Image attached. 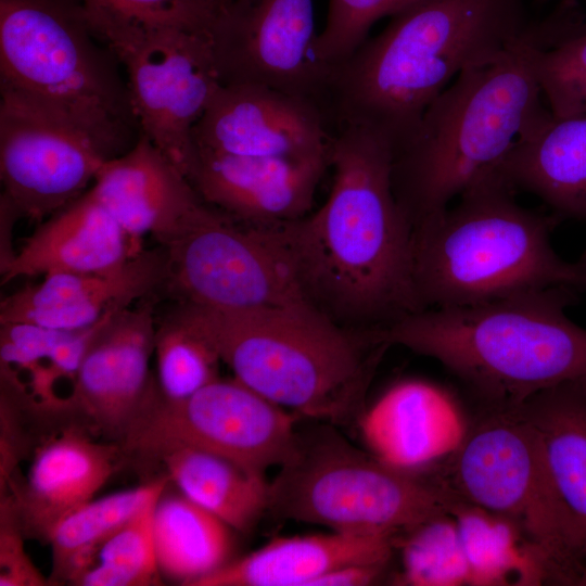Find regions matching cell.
Here are the masks:
<instances>
[{
    "mask_svg": "<svg viewBox=\"0 0 586 586\" xmlns=\"http://www.w3.org/2000/svg\"><path fill=\"white\" fill-rule=\"evenodd\" d=\"M329 166L331 191L319 209L251 228L304 298L339 324L383 328L423 310L413 282V227L393 189V145L371 129L341 127Z\"/></svg>",
    "mask_w": 586,
    "mask_h": 586,
    "instance_id": "6da1fadb",
    "label": "cell"
},
{
    "mask_svg": "<svg viewBox=\"0 0 586 586\" xmlns=\"http://www.w3.org/2000/svg\"><path fill=\"white\" fill-rule=\"evenodd\" d=\"M527 26L523 0H418L330 66L333 127L371 129L394 150L460 73L498 59Z\"/></svg>",
    "mask_w": 586,
    "mask_h": 586,
    "instance_id": "7a4b0ae2",
    "label": "cell"
},
{
    "mask_svg": "<svg viewBox=\"0 0 586 586\" xmlns=\"http://www.w3.org/2000/svg\"><path fill=\"white\" fill-rule=\"evenodd\" d=\"M565 29V20L528 25L498 59L464 69L393 150L394 193L412 227L500 174L515 141L549 110L536 58Z\"/></svg>",
    "mask_w": 586,
    "mask_h": 586,
    "instance_id": "3957f363",
    "label": "cell"
},
{
    "mask_svg": "<svg viewBox=\"0 0 586 586\" xmlns=\"http://www.w3.org/2000/svg\"><path fill=\"white\" fill-rule=\"evenodd\" d=\"M571 286L475 305L435 307L379 329L391 345L440 362L476 407H514L547 388L586 382V329L566 314Z\"/></svg>",
    "mask_w": 586,
    "mask_h": 586,
    "instance_id": "277c9868",
    "label": "cell"
},
{
    "mask_svg": "<svg viewBox=\"0 0 586 586\" xmlns=\"http://www.w3.org/2000/svg\"><path fill=\"white\" fill-rule=\"evenodd\" d=\"M168 316L204 339L239 382L333 425L358 424L390 347L375 328L345 329L313 306L226 311L178 303Z\"/></svg>",
    "mask_w": 586,
    "mask_h": 586,
    "instance_id": "5b68a950",
    "label": "cell"
},
{
    "mask_svg": "<svg viewBox=\"0 0 586 586\" xmlns=\"http://www.w3.org/2000/svg\"><path fill=\"white\" fill-rule=\"evenodd\" d=\"M515 192L497 175L413 227V282L424 309L586 286L583 259L568 262L551 244L561 219L523 207Z\"/></svg>",
    "mask_w": 586,
    "mask_h": 586,
    "instance_id": "8992f818",
    "label": "cell"
},
{
    "mask_svg": "<svg viewBox=\"0 0 586 586\" xmlns=\"http://www.w3.org/2000/svg\"><path fill=\"white\" fill-rule=\"evenodd\" d=\"M122 67L81 0H0V87L69 120L107 160L141 136Z\"/></svg>",
    "mask_w": 586,
    "mask_h": 586,
    "instance_id": "52a82bcc",
    "label": "cell"
},
{
    "mask_svg": "<svg viewBox=\"0 0 586 586\" xmlns=\"http://www.w3.org/2000/svg\"><path fill=\"white\" fill-rule=\"evenodd\" d=\"M458 449L433 471L461 500L509 521L546 585L586 586V558L521 408L476 407Z\"/></svg>",
    "mask_w": 586,
    "mask_h": 586,
    "instance_id": "ba28073f",
    "label": "cell"
},
{
    "mask_svg": "<svg viewBox=\"0 0 586 586\" xmlns=\"http://www.w3.org/2000/svg\"><path fill=\"white\" fill-rule=\"evenodd\" d=\"M268 483L267 512L334 532L398 535L450 513L460 499L434 471H407L365 453L322 422L297 432Z\"/></svg>",
    "mask_w": 586,
    "mask_h": 586,
    "instance_id": "9c48e42d",
    "label": "cell"
},
{
    "mask_svg": "<svg viewBox=\"0 0 586 586\" xmlns=\"http://www.w3.org/2000/svg\"><path fill=\"white\" fill-rule=\"evenodd\" d=\"M294 415L237 379H217L182 399L163 397L157 385L118 444L126 454L157 458L191 447L228 458L257 474L292 454Z\"/></svg>",
    "mask_w": 586,
    "mask_h": 586,
    "instance_id": "30bf717a",
    "label": "cell"
},
{
    "mask_svg": "<svg viewBox=\"0 0 586 586\" xmlns=\"http://www.w3.org/2000/svg\"><path fill=\"white\" fill-rule=\"evenodd\" d=\"M94 35L125 71L141 135L186 175L193 128L221 85L208 30L115 26Z\"/></svg>",
    "mask_w": 586,
    "mask_h": 586,
    "instance_id": "8fae6325",
    "label": "cell"
},
{
    "mask_svg": "<svg viewBox=\"0 0 586 586\" xmlns=\"http://www.w3.org/2000/svg\"><path fill=\"white\" fill-rule=\"evenodd\" d=\"M161 247L164 290L178 303L226 311L311 306L253 228L205 203Z\"/></svg>",
    "mask_w": 586,
    "mask_h": 586,
    "instance_id": "7c38bea8",
    "label": "cell"
},
{
    "mask_svg": "<svg viewBox=\"0 0 586 586\" xmlns=\"http://www.w3.org/2000/svg\"><path fill=\"white\" fill-rule=\"evenodd\" d=\"M208 36L221 85H263L309 99L327 113L330 67L316 52L313 0H231Z\"/></svg>",
    "mask_w": 586,
    "mask_h": 586,
    "instance_id": "4fadbf2b",
    "label": "cell"
},
{
    "mask_svg": "<svg viewBox=\"0 0 586 586\" xmlns=\"http://www.w3.org/2000/svg\"><path fill=\"white\" fill-rule=\"evenodd\" d=\"M107 158L69 120L34 99L0 87V177L20 217L42 220L92 186Z\"/></svg>",
    "mask_w": 586,
    "mask_h": 586,
    "instance_id": "5bb4252c",
    "label": "cell"
},
{
    "mask_svg": "<svg viewBox=\"0 0 586 586\" xmlns=\"http://www.w3.org/2000/svg\"><path fill=\"white\" fill-rule=\"evenodd\" d=\"M332 124L316 102L254 84L220 85L192 131V153L328 156Z\"/></svg>",
    "mask_w": 586,
    "mask_h": 586,
    "instance_id": "9a60e30c",
    "label": "cell"
},
{
    "mask_svg": "<svg viewBox=\"0 0 586 586\" xmlns=\"http://www.w3.org/2000/svg\"><path fill=\"white\" fill-rule=\"evenodd\" d=\"M152 301L105 319L95 332L65 398L89 432L122 438L156 386L150 372L157 327Z\"/></svg>",
    "mask_w": 586,
    "mask_h": 586,
    "instance_id": "2e32d148",
    "label": "cell"
},
{
    "mask_svg": "<svg viewBox=\"0 0 586 586\" xmlns=\"http://www.w3.org/2000/svg\"><path fill=\"white\" fill-rule=\"evenodd\" d=\"M328 156L257 157L193 152L186 171L201 200L239 224L268 227L308 214Z\"/></svg>",
    "mask_w": 586,
    "mask_h": 586,
    "instance_id": "e0dca14e",
    "label": "cell"
},
{
    "mask_svg": "<svg viewBox=\"0 0 586 586\" xmlns=\"http://www.w3.org/2000/svg\"><path fill=\"white\" fill-rule=\"evenodd\" d=\"M165 255L139 251L119 269L104 273H51L0 304V323L27 322L63 331L89 329L136 301L164 289Z\"/></svg>",
    "mask_w": 586,
    "mask_h": 586,
    "instance_id": "ac0fdd59",
    "label": "cell"
},
{
    "mask_svg": "<svg viewBox=\"0 0 586 586\" xmlns=\"http://www.w3.org/2000/svg\"><path fill=\"white\" fill-rule=\"evenodd\" d=\"M369 451L407 471H431L461 445L469 419L453 392L406 379L390 386L358 421Z\"/></svg>",
    "mask_w": 586,
    "mask_h": 586,
    "instance_id": "d6986e66",
    "label": "cell"
},
{
    "mask_svg": "<svg viewBox=\"0 0 586 586\" xmlns=\"http://www.w3.org/2000/svg\"><path fill=\"white\" fill-rule=\"evenodd\" d=\"M74 424L35 451L25 481L11 495L26 536L48 543L55 525L94 498L119 467V444L100 443Z\"/></svg>",
    "mask_w": 586,
    "mask_h": 586,
    "instance_id": "ffe728a7",
    "label": "cell"
},
{
    "mask_svg": "<svg viewBox=\"0 0 586 586\" xmlns=\"http://www.w3.org/2000/svg\"><path fill=\"white\" fill-rule=\"evenodd\" d=\"M90 192L129 239L150 234L161 245L204 203L186 175L148 137L104 161Z\"/></svg>",
    "mask_w": 586,
    "mask_h": 586,
    "instance_id": "44dd1931",
    "label": "cell"
},
{
    "mask_svg": "<svg viewBox=\"0 0 586 586\" xmlns=\"http://www.w3.org/2000/svg\"><path fill=\"white\" fill-rule=\"evenodd\" d=\"M136 253L124 229L88 190L38 227L0 269L1 283L61 272H111Z\"/></svg>",
    "mask_w": 586,
    "mask_h": 586,
    "instance_id": "7402d4cb",
    "label": "cell"
},
{
    "mask_svg": "<svg viewBox=\"0 0 586 586\" xmlns=\"http://www.w3.org/2000/svg\"><path fill=\"white\" fill-rule=\"evenodd\" d=\"M396 535L314 534L279 537L200 579L195 586H310L343 565L390 564Z\"/></svg>",
    "mask_w": 586,
    "mask_h": 586,
    "instance_id": "603a6c76",
    "label": "cell"
},
{
    "mask_svg": "<svg viewBox=\"0 0 586 586\" xmlns=\"http://www.w3.org/2000/svg\"><path fill=\"white\" fill-rule=\"evenodd\" d=\"M499 173L560 219L586 221V115L557 117L548 110L515 141Z\"/></svg>",
    "mask_w": 586,
    "mask_h": 586,
    "instance_id": "cb8c5ba5",
    "label": "cell"
},
{
    "mask_svg": "<svg viewBox=\"0 0 586 586\" xmlns=\"http://www.w3.org/2000/svg\"><path fill=\"white\" fill-rule=\"evenodd\" d=\"M521 408L539 436L551 481L586 558V382L547 388Z\"/></svg>",
    "mask_w": 586,
    "mask_h": 586,
    "instance_id": "d4e9b609",
    "label": "cell"
},
{
    "mask_svg": "<svg viewBox=\"0 0 586 586\" xmlns=\"http://www.w3.org/2000/svg\"><path fill=\"white\" fill-rule=\"evenodd\" d=\"M169 483L153 512L158 570L180 585L195 586L230 561L233 530L178 489L168 492Z\"/></svg>",
    "mask_w": 586,
    "mask_h": 586,
    "instance_id": "484cf974",
    "label": "cell"
},
{
    "mask_svg": "<svg viewBox=\"0 0 586 586\" xmlns=\"http://www.w3.org/2000/svg\"><path fill=\"white\" fill-rule=\"evenodd\" d=\"M156 459L180 493L233 531L249 532L267 512L268 483L264 475L228 458L196 448L175 447Z\"/></svg>",
    "mask_w": 586,
    "mask_h": 586,
    "instance_id": "4316f807",
    "label": "cell"
},
{
    "mask_svg": "<svg viewBox=\"0 0 586 586\" xmlns=\"http://www.w3.org/2000/svg\"><path fill=\"white\" fill-rule=\"evenodd\" d=\"M169 483L168 477L93 498L63 518L52 530V571L49 584L75 582L95 562L103 544L153 496Z\"/></svg>",
    "mask_w": 586,
    "mask_h": 586,
    "instance_id": "83f0119b",
    "label": "cell"
},
{
    "mask_svg": "<svg viewBox=\"0 0 586 586\" xmlns=\"http://www.w3.org/2000/svg\"><path fill=\"white\" fill-rule=\"evenodd\" d=\"M450 514L468 564V585H546L540 566L509 521L461 499Z\"/></svg>",
    "mask_w": 586,
    "mask_h": 586,
    "instance_id": "f1b7e54d",
    "label": "cell"
},
{
    "mask_svg": "<svg viewBox=\"0 0 586 586\" xmlns=\"http://www.w3.org/2000/svg\"><path fill=\"white\" fill-rule=\"evenodd\" d=\"M400 571L393 582L410 586L468 585L469 570L456 520L450 513L424 521L394 538Z\"/></svg>",
    "mask_w": 586,
    "mask_h": 586,
    "instance_id": "f546056e",
    "label": "cell"
},
{
    "mask_svg": "<svg viewBox=\"0 0 586 586\" xmlns=\"http://www.w3.org/2000/svg\"><path fill=\"white\" fill-rule=\"evenodd\" d=\"M162 493L149 499L103 544L94 564L74 585L149 586L161 584L153 538V512Z\"/></svg>",
    "mask_w": 586,
    "mask_h": 586,
    "instance_id": "4dcf8cb0",
    "label": "cell"
},
{
    "mask_svg": "<svg viewBox=\"0 0 586 586\" xmlns=\"http://www.w3.org/2000/svg\"><path fill=\"white\" fill-rule=\"evenodd\" d=\"M156 385L167 399H182L219 379L220 359L198 333L167 316L157 327Z\"/></svg>",
    "mask_w": 586,
    "mask_h": 586,
    "instance_id": "1f68e13d",
    "label": "cell"
},
{
    "mask_svg": "<svg viewBox=\"0 0 586 586\" xmlns=\"http://www.w3.org/2000/svg\"><path fill=\"white\" fill-rule=\"evenodd\" d=\"M81 331H63L27 322L0 323L1 364L28 369L44 360L73 383L101 322Z\"/></svg>",
    "mask_w": 586,
    "mask_h": 586,
    "instance_id": "d6a6232c",
    "label": "cell"
},
{
    "mask_svg": "<svg viewBox=\"0 0 586 586\" xmlns=\"http://www.w3.org/2000/svg\"><path fill=\"white\" fill-rule=\"evenodd\" d=\"M92 31L115 26L209 30L219 8L208 0H81Z\"/></svg>",
    "mask_w": 586,
    "mask_h": 586,
    "instance_id": "836d02e7",
    "label": "cell"
},
{
    "mask_svg": "<svg viewBox=\"0 0 586 586\" xmlns=\"http://www.w3.org/2000/svg\"><path fill=\"white\" fill-rule=\"evenodd\" d=\"M418 0H329L326 24L317 36L319 60L332 66L352 54L367 39L370 28Z\"/></svg>",
    "mask_w": 586,
    "mask_h": 586,
    "instance_id": "e575fe53",
    "label": "cell"
},
{
    "mask_svg": "<svg viewBox=\"0 0 586 586\" xmlns=\"http://www.w3.org/2000/svg\"><path fill=\"white\" fill-rule=\"evenodd\" d=\"M536 75L551 114L559 116L586 87V25L539 50Z\"/></svg>",
    "mask_w": 586,
    "mask_h": 586,
    "instance_id": "d590c367",
    "label": "cell"
},
{
    "mask_svg": "<svg viewBox=\"0 0 586 586\" xmlns=\"http://www.w3.org/2000/svg\"><path fill=\"white\" fill-rule=\"evenodd\" d=\"M24 532L11 496L1 501L0 586H41L49 584L24 548Z\"/></svg>",
    "mask_w": 586,
    "mask_h": 586,
    "instance_id": "8d00e7d4",
    "label": "cell"
},
{
    "mask_svg": "<svg viewBox=\"0 0 586 586\" xmlns=\"http://www.w3.org/2000/svg\"><path fill=\"white\" fill-rule=\"evenodd\" d=\"M388 564L364 563L336 568L318 578L310 586H365L380 582Z\"/></svg>",
    "mask_w": 586,
    "mask_h": 586,
    "instance_id": "74e56055",
    "label": "cell"
},
{
    "mask_svg": "<svg viewBox=\"0 0 586 586\" xmlns=\"http://www.w3.org/2000/svg\"><path fill=\"white\" fill-rule=\"evenodd\" d=\"M586 115V87L577 92L557 117ZM555 116V115H553Z\"/></svg>",
    "mask_w": 586,
    "mask_h": 586,
    "instance_id": "f35d334b",
    "label": "cell"
},
{
    "mask_svg": "<svg viewBox=\"0 0 586 586\" xmlns=\"http://www.w3.org/2000/svg\"><path fill=\"white\" fill-rule=\"evenodd\" d=\"M208 1L220 9L221 7H224L225 4H227L231 0H208Z\"/></svg>",
    "mask_w": 586,
    "mask_h": 586,
    "instance_id": "ab89813d",
    "label": "cell"
},
{
    "mask_svg": "<svg viewBox=\"0 0 586 586\" xmlns=\"http://www.w3.org/2000/svg\"><path fill=\"white\" fill-rule=\"evenodd\" d=\"M582 259H583L584 263L586 264V253L583 255Z\"/></svg>",
    "mask_w": 586,
    "mask_h": 586,
    "instance_id": "60d3db41",
    "label": "cell"
}]
</instances>
